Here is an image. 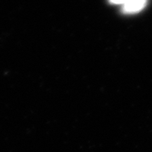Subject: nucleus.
I'll return each mask as SVG.
<instances>
[{
  "label": "nucleus",
  "instance_id": "1",
  "mask_svg": "<svg viewBox=\"0 0 152 152\" xmlns=\"http://www.w3.org/2000/svg\"><path fill=\"white\" fill-rule=\"evenodd\" d=\"M147 3L148 0H127L122 5V11L127 15L137 14L145 8Z\"/></svg>",
  "mask_w": 152,
  "mask_h": 152
},
{
  "label": "nucleus",
  "instance_id": "2",
  "mask_svg": "<svg viewBox=\"0 0 152 152\" xmlns=\"http://www.w3.org/2000/svg\"><path fill=\"white\" fill-rule=\"evenodd\" d=\"M110 4H120V5H123V4H124L125 2L127 1V0H107Z\"/></svg>",
  "mask_w": 152,
  "mask_h": 152
}]
</instances>
